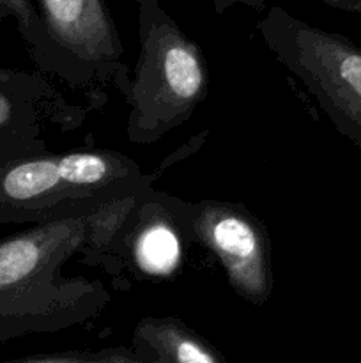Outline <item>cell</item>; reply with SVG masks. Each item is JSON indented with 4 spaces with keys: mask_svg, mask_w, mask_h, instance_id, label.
<instances>
[{
    "mask_svg": "<svg viewBox=\"0 0 361 363\" xmlns=\"http://www.w3.org/2000/svg\"><path fill=\"white\" fill-rule=\"evenodd\" d=\"M137 204L138 195L119 199L0 241V342L81 325L108 305L110 293L99 280L66 277L62 269L81 248L99 252L112 245Z\"/></svg>",
    "mask_w": 361,
    "mask_h": 363,
    "instance_id": "1",
    "label": "cell"
},
{
    "mask_svg": "<svg viewBox=\"0 0 361 363\" xmlns=\"http://www.w3.org/2000/svg\"><path fill=\"white\" fill-rule=\"evenodd\" d=\"M138 59L134 78L115 73L131 112L126 135L133 144L149 145L183 126L207 98L209 69L200 46L184 34L159 0H137Z\"/></svg>",
    "mask_w": 361,
    "mask_h": 363,
    "instance_id": "2",
    "label": "cell"
},
{
    "mask_svg": "<svg viewBox=\"0 0 361 363\" xmlns=\"http://www.w3.org/2000/svg\"><path fill=\"white\" fill-rule=\"evenodd\" d=\"M257 32L275 59L303 84L340 135L361 149V46L269 7Z\"/></svg>",
    "mask_w": 361,
    "mask_h": 363,
    "instance_id": "3",
    "label": "cell"
},
{
    "mask_svg": "<svg viewBox=\"0 0 361 363\" xmlns=\"http://www.w3.org/2000/svg\"><path fill=\"white\" fill-rule=\"evenodd\" d=\"M188 236L207 248L237 296L264 307L273 291L271 240L268 227L239 202H183Z\"/></svg>",
    "mask_w": 361,
    "mask_h": 363,
    "instance_id": "4",
    "label": "cell"
},
{
    "mask_svg": "<svg viewBox=\"0 0 361 363\" xmlns=\"http://www.w3.org/2000/svg\"><path fill=\"white\" fill-rule=\"evenodd\" d=\"M55 67L62 64L124 69V48L106 0H38Z\"/></svg>",
    "mask_w": 361,
    "mask_h": 363,
    "instance_id": "5",
    "label": "cell"
},
{
    "mask_svg": "<svg viewBox=\"0 0 361 363\" xmlns=\"http://www.w3.org/2000/svg\"><path fill=\"white\" fill-rule=\"evenodd\" d=\"M126 225V247L138 272L151 279H168L179 272L183 240H190L183 201L172 195H149L140 208L133 209Z\"/></svg>",
    "mask_w": 361,
    "mask_h": 363,
    "instance_id": "6",
    "label": "cell"
},
{
    "mask_svg": "<svg viewBox=\"0 0 361 363\" xmlns=\"http://www.w3.org/2000/svg\"><path fill=\"white\" fill-rule=\"evenodd\" d=\"M134 353L159 363H229L207 339L176 318H144L133 330Z\"/></svg>",
    "mask_w": 361,
    "mask_h": 363,
    "instance_id": "7",
    "label": "cell"
},
{
    "mask_svg": "<svg viewBox=\"0 0 361 363\" xmlns=\"http://www.w3.org/2000/svg\"><path fill=\"white\" fill-rule=\"evenodd\" d=\"M0 18H13L21 38L28 45V50L41 66H53V53L46 38L45 25L39 16L38 7L32 0H0Z\"/></svg>",
    "mask_w": 361,
    "mask_h": 363,
    "instance_id": "8",
    "label": "cell"
},
{
    "mask_svg": "<svg viewBox=\"0 0 361 363\" xmlns=\"http://www.w3.org/2000/svg\"><path fill=\"white\" fill-rule=\"evenodd\" d=\"M2 363H108L105 357V351H71V353L59 354H41V357H27L18 358V360H9Z\"/></svg>",
    "mask_w": 361,
    "mask_h": 363,
    "instance_id": "9",
    "label": "cell"
},
{
    "mask_svg": "<svg viewBox=\"0 0 361 363\" xmlns=\"http://www.w3.org/2000/svg\"><path fill=\"white\" fill-rule=\"evenodd\" d=\"M105 351V357L108 363H159V362H151L144 360V358L138 357L134 351L124 350V347H110V350Z\"/></svg>",
    "mask_w": 361,
    "mask_h": 363,
    "instance_id": "10",
    "label": "cell"
},
{
    "mask_svg": "<svg viewBox=\"0 0 361 363\" xmlns=\"http://www.w3.org/2000/svg\"><path fill=\"white\" fill-rule=\"evenodd\" d=\"M265 4H268V0H212L216 14H223L234 6H246L257 13H262V11H265Z\"/></svg>",
    "mask_w": 361,
    "mask_h": 363,
    "instance_id": "11",
    "label": "cell"
},
{
    "mask_svg": "<svg viewBox=\"0 0 361 363\" xmlns=\"http://www.w3.org/2000/svg\"><path fill=\"white\" fill-rule=\"evenodd\" d=\"M322 2L333 9L343 11V13L361 14V0H322Z\"/></svg>",
    "mask_w": 361,
    "mask_h": 363,
    "instance_id": "12",
    "label": "cell"
},
{
    "mask_svg": "<svg viewBox=\"0 0 361 363\" xmlns=\"http://www.w3.org/2000/svg\"><path fill=\"white\" fill-rule=\"evenodd\" d=\"M11 119V103L7 99L6 94L0 92V126L7 124V121Z\"/></svg>",
    "mask_w": 361,
    "mask_h": 363,
    "instance_id": "13",
    "label": "cell"
}]
</instances>
